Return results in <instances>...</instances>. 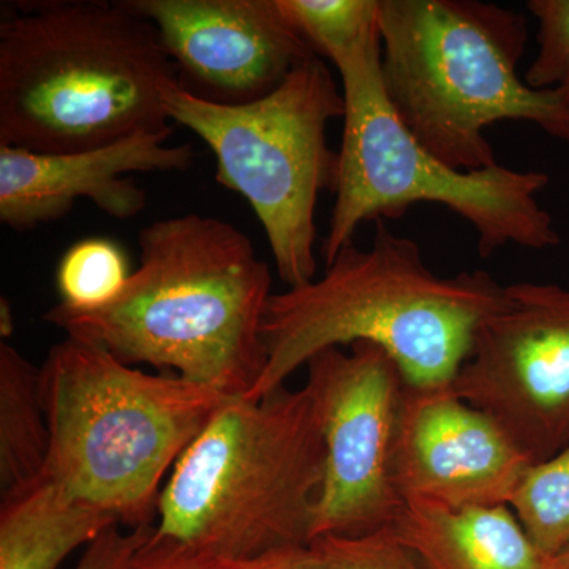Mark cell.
<instances>
[{
    "mask_svg": "<svg viewBox=\"0 0 569 569\" xmlns=\"http://www.w3.org/2000/svg\"><path fill=\"white\" fill-rule=\"evenodd\" d=\"M325 463L305 387L230 399L171 470L153 533L236 556L310 545Z\"/></svg>",
    "mask_w": 569,
    "mask_h": 569,
    "instance_id": "cell-6",
    "label": "cell"
},
{
    "mask_svg": "<svg viewBox=\"0 0 569 569\" xmlns=\"http://www.w3.org/2000/svg\"><path fill=\"white\" fill-rule=\"evenodd\" d=\"M561 89H567V91H569V78H568V81L565 82L563 88H561Z\"/></svg>",
    "mask_w": 569,
    "mask_h": 569,
    "instance_id": "cell-26",
    "label": "cell"
},
{
    "mask_svg": "<svg viewBox=\"0 0 569 569\" xmlns=\"http://www.w3.org/2000/svg\"><path fill=\"white\" fill-rule=\"evenodd\" d=\"M173 81L159 32L126 0L20 2L0 20V146L74 152L173 130Z\"/></svg>",
    "mask_w": 569,
    "mask_h": 569,
    "instance_id": "cell-3",
    "label": "cell"
},
{
    "mask_svg": "<svg viewBox=\"0 0 569 569\" xmlns=\"http://www.w3.org/2000/svg\"><path fill=\"white\" fill-rule=\"evenodd\" d=\"M527 9L538 22V52L527 70V84L549 91L569 78V0H530Z\"/></svg>",
    "mask_w": 569,
    "mask_h": 569,
    "instance_id": "cell-21",
    "label": "cell"
},
{
    "mask_svg": "<svg viewBox=\"0 0 569 569\" xmlns=\"http://www.w3.org/2000/svg\"><path fill=\"white\" fill-rule=\"evenodd\" d=\"M429 569H563L535 545L508 505L451 508L406 501L388 527Z\"/></svg>",
    "mask_w": 569,
    "mask_h": 569,
    "instance_id": "cell-14",
    "label": "cell"
},
{
    "mask_svg": "<svg viewBox=\"0 0 569 569\" xmlns=\"http://www.w3.org/2000/svg\"><path fill=\"white\" fill-rule=\"evenodd\" d=\"M132 276L129 257L118 242L103 236L70 246L56 269L61 305L93 310L114 301Z\"/></svg>",
    "mask_w": 569,
    "mask_h": 569,
    "instance_id": "cell-18",
    "label": "cell"
},
{
    "mask_svg": "<svg viewBox=\"0 0 569 569\" xmlns=\"http://www.w3.org/2000/svg\"><path fill=\"white\" fill-rule=\"evenodd\" d=\"M163 103L171 122L211 148L217 182L252 206L287 288L317 279L318 197L335 190L339 168L328 126L346 114L343 93L323 59H307L254 102H211L173 81L163 88Z\"/></svg>",
    "mask_w": 569,
    "mask_h": 569,
    "instance_id": "cell-8",
    "label": "cell"
},
{
    "mask_svg": "<svg viewBox=\"0 0 569 569\" xmlns=\"http://www.w3.org/2000/svg\"><path fill=\"white\" fill-rule=\"evenodd\" d=\"M342 80V144L335 208L321 257L328 264L362 223L395 220L413 204L451 209L473 227L478 252L509 244L545 250L560 244L552 216L538 201L549 186L542 171L485 168L460 171L427 151L400 121L381 77L380 26L335 63Z\"/></svg>",
    "mask_w": 569,
    "mask_h": 569,
    "instance_id": "cell-7",
    "label": "cell"
},
{
    "mask_svg": "<svg viewBox=\"0 0 569 569\" xmlns=\"http://www.w3.org/2000/svg\"><path fill=\"white\" fill-rule=\"evenodd\" d=\"M530 466L488 415L468 406L449 387L407 385L395 460L396 488L403 503L509 507Z\"/></svg>",
    "mask_w": 569,
    "mask_h": 569,
    "instance_id": "cell-12",
    "label": "cell"
},
{
    "mask_svg": "<svg viewBox=\"0 0 569 569\" xmlns=\"http://www.w3.org/2000/svg\"><path fill=\"white\" fill-rule=\"evenodd\" d=\"M388 100L422 146L449 167L498 164L486 129L522 121L569 144V91L519 77L529 41L519 11L479 0H380Z\"/></svg>",
    "mask_w": 569,
    "mask_h": 569,
    "instance_id": "cell-4",
    "label": "cell"
},
{
    "mask_svg": "<svg viewBox=\"0 0 569 569\" xmlns=\"http://www.w3.org/2000/svg\"><path fill=\"white\" fill-rule=\"evenodd\" d=\"M509 508L539 549L550 556L569 549V445L527 468Z\"/></svg>",
    "mask_w": 569,
    "mask_h": 569,
    "instance_id": "cell-17",
    "label": "cell"
},
{
    "mask_svg": "<svg viewBox=\"0 0 569 569\" xmlns=\"http://www.w3.org/2000/svg\"><path fill=\"white\" fill-rule=\"evenodd\" d=\"M306 369L305 388L326 448L310 542L388 529L403 507L395 460L406 377L369 342L328 348Z\"/></svg>",
    "mask_w": 569,
    "mask_h": 569,
    "instance_id": "cell-9",
    "label": "cell"
},
{
    "mask_svg": "<svg viewBox=\"0 0 569 569\" xmlns=\"http://www.w3.org/2000/svg\"><path fill=\"white\" fill-rule=\"evenodd\" d=\"M152 22L179 82L222 104L274 92L296 67L317 56L277 0H126Z\"/></svg>",
    "mask_w": 569,
    "mask_h": 569,
    "instance_id": "cell-11",
    "label": "cell"
},
{
    "mask_svg": "<svg viewBox=\"0 0 569 569\" xmlns=\"http://www.w3.org/2000/svg\"><path fill=\"white\" fill-rule=\"evenodd\" d=\"M313 52L332 63L378 29L380 0H277Z\"/></svg>",
    "mask_w": 569,
    "mask_h": 569,
    "instance_id": "cell-19",
    "label": "cell"
},
{
    "mask_svg": "<svg viewBox=\"0 0 569 569\" xmlns=\"http://www.w3.org/2000/svg\"><path fill=\"white\" fill-rule=\"evenodd\" d=\"M112 527L121 526L43 473L2 492L0 569H59Z\"/></svg>",
    "mask_w": 569,
    "mask_h": 569,
    "instance_id": "cell-15",
    "label": "cell"
},
{
    "mask_svg": "<svg viewBox=\"0 0 569 569\" xmlns=\"http://www.w3.org/2000/svg\"><path fill=\"white\" fill-rule=\"evenodd\" d=\"M325 266L320 279L269 299L264 372L246 400L284 387L321 351L358 342L387 351L408 387L448 388L479 326L507 298V287L482 269L436 274L418 242L396 234L387 220H377L367 249L348 242Z\"/></svg>",
    "mask_w": 569,
    "mask_h": 569,
    "instance_id": "cell-2",
    "label": "cell"
},
{
    "mask_svg": "<svg viewBox=\"0 0 569 569\" xmlns=\"http://www.w3.org/2000/svg\"><path fill=\"white\" fill-rule=\"evenodd\" d=\"M13 310H11L9 299L2 298L0 299V336L2 339H9L13 335Z\"/></svg>",
    "mask_w": 569,
    "mask_h": 569,
    "instance_id": "cell-24",
    "label": "cell"
},
{
    "mask_svg": "<svg viewBox=\"0 0 569 569\" xmlns=\"http://www.w3.org/2000/svg\"><path fill=\"white\" fill-rule=\"evenodd\" d=\"M122 569H332L312 545L287 546L253 556L190 548L152 530Z\"/></svg>",
    "mask_w": 569,
    "mask_h": 569,
    "instance_id": "cell-20",
    "label": "cell"
},
{
    "mask_svg": "<svg viewBox=\"0 0 569 569\" xmlns=\"http://www.w3.org/2000/svg\"><path fill=\"white\" fill-rule=\"evenodd\" d=\"M449 389L531 463L559 455L569 445V290L507 284L503 306L479 326Z\"/></svg>",
    "mask_w": 569,
    "mask_h": 569,
    "instance_id": "cell-10",
    "label": "cell"
},
{
    "mask_svg": "<svg viewBox=\"0 0 569 569\" xmlns=\"http://www.w3.org/2000/svg\"><path fill=\"white\" fill-rule=\"evenodd\" d=\"M563 556H565V568L563 569H569V549L565 550Z\"/></svg>",
    "mask_w": 569,
    "mask_h": 569,
    "instance_id": "cell-25",
    "label": "cell"
},
{
    "mask_svg": "<svg viewBox=\"0 0 569 569\" xmlns=\"http://www.w3.org/2000/svg\"><path fill=\"white\" fill-rule=\"evenodd\" d=\"M140 264L121 295L93 310L59 302L43 313L69 337L126 365L173 370L230 399L263 376V321L272 296L269 264L234 224L186 213L138 236Z\"/></svg>",
    "mask_w": 569,
    "mask_h": 569,
    "instance_id": "cell-1",
    "label": "cell"
},
{
    "mask_svg": "<svg viewBox=\"0 0 569 569\" xmlns=\"http://www.w3.org/2000/svg\"><path fill=\"white\" fill-rule=\"evenodd\" d=\"M332 569H429L388 529L362 537H329L310 542Z\"/></svg>",
    "mask_w": 569,
    "mask_h": 569,
    "instance_id": "cell-22",
    "label": "cell"
},
{
    "mask_svg": "<svg viewBox=\"0 0 569 569\" xmlns=\"http://www.w3.org/2000/svg\"><path fill=\"white\" fill-rule=\"evenodd\" d=\"M173 130L140 133L103 148L43 153L0 146V222L31 231L62 219L81 198L118 220L144 211L148 194L129 173L187 171L192 146H170Z\"/></svg>",
    "mask_w": 569,
    "mask_h": 569,
    "instance_id": "cell-13",
    "label": "cell"
},
{
    "mask_svg": "<svg viewBox=\"0 0 569 569\" xmlns=\"http://www.w3.org/2000/svg\"><path fill=\"white\" fill-rule=\"evenodd\" d=\"M151 530L152 527H146L122 531L121 527H112L84 549L74 569H122Z\"/></svg>",
    "mask_w": 569,
    "mask_h": 569,
    "instance_id": "cell-23",
    "label": "cell"
},
{
    "mask_svg": "<svg viewBox=\"0 0 569 569\" xmlns=\"http://www.w3.org/2000/svg\"><path fill=\"white\" fill-rule=\"evenodd\" d=\"M41 367L50 455L44 473L130 530L152 527L163 479L230 400L179 376H152L66 337Z\"/></svg>",
    "mask_w": 569,
    "mask_h": 569,
    "instance_id": "cell-5",
    "label": "cell"
},
{
    "mask_svg": "<svg viewBox=\"0 0 569 569\" xmlns=\"http://www.w3.org/2000/svg\"><path fill=\"white\" fill-rule=\"evenodd\" d=\"M50 455L41 367L0 343V485L2 492L40 478Z\"/></svg>",
    "mask_w": 569,
    "mask_h": 569,
    "instance_id": "cell-16",
    "label": "cell"
}]
</instances>
